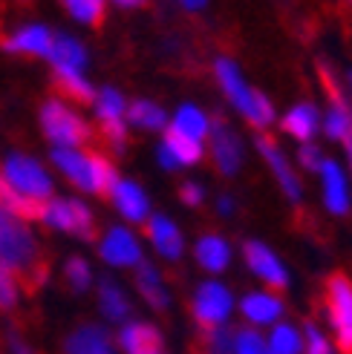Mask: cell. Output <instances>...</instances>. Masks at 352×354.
<instances>
[{
  "label": "cell",
  "instance_id": "cell-16",
  "mask_svg": "<svg viewBox=\"0 0 352 354\" xmlns=\"http://www.w3.org/2000/svg\"><path fill=\"white\" fill-rule=\"evenodd\" d=\"M321 118L324 110L315 101H297L283 115H277V124L283 136L294 138L297 145H306V141H315V136L321 133Z\"/></svg>",
  "mask_w": 352,
  "mask_h": 354
},
{
  "label": "cell",
  "instance_id": "cell-46",
  "mask_svg": "<svg viewBox=\"0 0 352 354\" xmlns=\"http://www.w3.org/2000/svg\"><path fill=\"white\" fill-rule=\"evenodd\" d=\"M349 3H352V0H349Z\"/></svg>",
  "mask_w": 352,
  "mask_h": 354
},
{
  "label": "cell",
  "instance_id": "cell-36",
  "mask_svg": "<svg viewBox=\"0 0 352 354\" xmlns=\"http://www.w3.org/2000/svg\"><path fill=\"white\" fill-rule=\"evenodd\" d=\"M234 354H269V346L263 334L254 328H237L234 331Z\"/></svg>",
  "mask_w": 352,
  "mask_h": 354
},
{
  "label": "cell",
  "instance_id": "cell-10",
  "mask_svg": "<svg viewBox=\"0 0 352 354\" xmlns=\"http://www.w3.org/2000/svg\"><path fill=\"white\" fill-rule=\"evenodd\" d=\"M205 150H208L211 162H214L220 176H237L245 165V141L231 124L222 121V118H217L214 127H211Z\"/></svg>",
  "mask_w": 352,
  "mask_h": 354
},
{
  "label": "cell",
  "instance_id": "cell-15",
  "mask_svg": "<svg viewBox=\"0 0 352 354\" xmlns=\"http://www.w3.org/2000/svg\"><path fill=\"white\" fill-rule=\"evenodd\" d=\"M205 156H208V150H205L202 141L182 138V136H176L170 130H165L159 145H156V162H159L162 170H170V173L200 165Z\"/></svg>",
  "mask_w": 352,
  "mask_h": 354
},
{
  "label": "cell",
  "instance_id": "cell-38",
  "mask_svg": "<svg viewBox=\"0 0 352 354\" xmlns=\"http://www.w3.org/2000/svg\"><path fill=\"white\" fill-rule=\"evenodd\" d=\"M101 133L107 138V145L116 153H125V138H127V121H113V124H101Z\"/></svg>",
  "mask_w": 352,
  "mask_h": 354
},
{
  "label": "cell",
  "instance_id": "cell-3",
  "mask_svg": "<svg viewBox=\"0 0 352 354\" xmlns=\"http://www.w3.org/2000/svg\"><path fill=\"white\" fill-rule=\"evenodd\" d=\"M0 262L9 265L21 277V282H29L35 274L49 271L46 259L41 257V245L29 231V225L12 216L3 207H0Z\"/></svg>",
  "mask_w": 352,
  "mask_h": 354
},
{
  "label": "cell",
  "instance_id": "cell-33",
  "mask_svg": "<svg viewBox=\"0 0 352 354\" xmlns=\"http://www.w3.org/2000/svg\"><path fill=\"white\" fill-rule=\"evenodd\" d=\"M61 3H64V9L73 15L78 24L96 26V24H101L104 3H107V0H61Z\"/></svg>",
  "mask_w": 352,
  "mask_h": 354
},
{
  "label": "cell",
  "instance_id": "cell-1",
  "mask_svg": "<svg viewBox=\"0 0 352 354\" xmlns=\"http://www.w3.org/2000/svg\"><path fill=\"white\" fill-rule=\"evenodd\" d=\"M214 81L220 86V93L225 101L231 104V110L243 115L245 124H252L254 130H269L277 121V110L266 93H260L257 86L249 84V78L243 75V69L231 58H217L214 61Z\"/></svg>",
  "mask_w": 352,
  "mask_h": 354
},
{
  "label": "cell",
  "instance_id": "cell-11",
  "mask_svg": "<svg viewBox=\"0 0 352 354\" xmlns=\"http://www.w3.org/2000/svg\"><path fill=\"white\" fill-rule=\"evenodd\" d=\"M318 182H321V199H324L326 214L346 216L352 207V179L346 173V165L326 156V162L318 170Z\"/></svg>",
  "mask_w": 352,
  "mask_h": 354
},
{
  "label": "cell",
  "instance_id": "cell-45",
  "mask_svg": "<svg viewBox=\"0 0 352 354\" xmlns=\"http://www.w3.org/2000/svg\"><path fill=\"white\" fill-rule=\"evenodd\" d=\"M344 90H346V98H349V107H352V69L346 73V81H344Z\"/></svg>",
  "mask_w": 352,
  "mask_h": 354
},
{
  "label": "cell",
  "instance_id": "cell-6",
  "mask_svg": "<svg viewBox=\"0 0 352 354\" xmlns=\"http://www.w3.org/2000/svg\"><path fill=\"white\" fill-rule=\"evenodd\" d=\"M3 176L6 182L21 193V196L38 199V202H49L52 193H55V185H52V176L46 173V167L32 156H21L12 153L3 162Z\"/></svg>",
  "mask_w": 352,
  "mask_h": 354
},
{
  "label": "cell",
  "instance_id": "cell-28",
  "mask_svg": "<svg viewBox=\"0 0 352 354\" xmlns=\"http://www.w3.org/2000/svg\"><path fill=\"white\" fill-rule=\"evenodd\" d=\"M98 308L104 314V320H110V323H125L130 317V311H133L125 288H121L118 282L110 279V277L98 279Z\"/></svg>",
  "mask_w": 352,
  "mask_h": 354
},
{
  "label": "cell",
  "instance_id": "cell-23",
  "mask_svg": "<svg viewBox=\"0 0 352 354\" xmlns=\"http://www.w3.org/2000/svg\"><path fill=\"white\" fill-rule=\"evenodd\" d=\"M240 314L252 326H277L283 314V299L274 291H252L240 299Z\"/></svg>",
  "mask_w": 352,
  "mask_h": 354
},
{
  "label": "cell",
  "instance_id": "cell-26",
  "mask_svg": "<svg viewBox=\"0 0 352 354\" xmlns=\"http://www.w3.org/2000/svg\"><path fill=\"white\" fill-rule=\"evenodd\" d=\"M52 38H55V32L46 29L44 24H29V26H24V29H17L12 38H6V41H3V49L21 52V55L46 58V55H49V46H52Z\"/></svg>",
  "mask_w": 352,
  "mask_h": 354
},
{
  "label": "cell",
  "instance_id": "cell-37",
  "mask_svg": "<svg viewBox=\"0 0 352 354\" xmlns=\"http://www.w3.org/2000/svg\"><path fill=\"white\" fill-rule=\"evenodd\" d=\"M303 354H335V348L329 346V340L321 334V328L315 326V323H306L303 328Z\"/></svg>",
  "mask_w": 352,
  "mask_h": 354
},
{
  "label": "cell",
  "instance_id": "cell-32",
  "mask_svg": "<svg viewBox=\"0 0 352 354\" xmlns=\"http://www.w3.org/2000/svg\"><path fill=\"white\" fill-rule=\"evenodd\" d=\"M64 279H67V286L73 288L76 294H84L87 288L93 286V268H90V262H87L84 257H69L64 262Z\"/></svg>",
  "mask_w": 352,
  "mask_h": 354
},
{
  "label": "cell",
  "instance_id": "cell-13",
  "mask_svg": "<svg viewBox=\"0 0 352 354\" xmlns=\"http://www.w3.org/2000/svg\"><path fill=\"white\" fill-rule=\"evenodd\" d=\"M243 259H245V268L272 291H283L289 286V271H286L283 259H280L266 242L249 239L243 245Z\"/></svg>",
  "mask_w": 352,
  "mask_h": 354
},
{
  "label": "cell",
  "instance_id": "cell-19",
  "mask_svg": "<svg viewBox=\"0 0 352 354\" xmlns=\"http://www.w3.org/2000/svg\"><path fill=\"white\" fill-rule=\"evenodd\" d=\"M211 127H214V118H211L200 104H193V101L179 104V107L170 113V124H168L170 133L182 136V138H191V141H202V145L211 136Z\"/></svg>",
  "mask_w": 352,
  "mask_h": 354
},
{
  "label": "cell",
  "instance_id": "cell-24",
  "mask_svg": "<svg viewBox=\"0 0 352 354\" xmlns=\"http://www.w3.org/2000/svg\"><path fill=\"white\" fill-rule=\"evenodd\" d=\"M133 286L139 291V297L153 308V311H165L170 306V291L165 286V277L159 274L153 262H142L133 274Z\"/></svg>",
  "mask_w": 352,
  "mask_h": 354
},
{
  "label": "cell",
  "instance_id": "cell-9",
  "mask_svg": "<svg viewBox=\"0 0 352 354\" xmlns=\"http://www.w3.org/2000/svg\"><path fill=\"white\" fill-rule=\"evenodd\" d=\"M254 150L260 153V158L266 162L269 173L274 176L280 193H283V196H286L292 205L301 202V199H303V182H301V173L294 170L292 158L286 156V150L280 147L272 136H266V133H260V136L254 138Z\"/></svg>",
  "mask_w": 352,
  "mask_h": 354
},
{
  "label": "cell",
  "instance_id": "cell-12",
  "mask_svg": "<svg viewBox=\"0 0 352 354\" xmlns=\"http://www.w3.org/2000/svg\"><path fill=\"white\" fill-rule=\"evenodd\" d=\"M98 257L113 268H139L145 262L142 242L125 225H113L98 239Z\"/></svg>",
  "mask_w": 352,
  "mask_h": 354
},
{
  "label": "cell",
  "instance_id": "cell-40",
  "mask_svg": "<svg viewBox=\"0 0 352 354\" xmlns=\"http://www.w3.org/2000/svg\"><path fill=\"white\" fill-rule=\"evenodd\" d=\"M3 340H6V348H9V354H41V351H35L24 337H21V331H17L15 326H9L6 328V334H3Z\"/></svg>",
  "mask_w": 352,
  "mask_h": 354
},
{
  "label": "cell",
  "instance_id": "cell-39",
  "mask_svg": "<svg viewBox=\"0 0 352 354\" xmlns=\"http://www.w3.org/2000/svg\"><path fill=\"white\" fill-rule=\"evenodd\" d=\"M205 196H208V193H205V185H202V182L188 179V182H182V187H179V199H182L185 207H202Z\"/></svg>",
  "mask_w": 352,
  "mask_h": 354
},
{
  "label": "cell",
  "instance_id": "cell-8",
  "mask_svg": "<svg viewBox=\"0 0 352 354\" xmlns=\"http://www.w3.org/2000/svg\"><path fill=\"white\" fill-rule=\"evenodd\" d=\"M326 320L335 331L338 348L352 354V279L346 274L326 279Z\"/></svg>",
  "mask_w": 352,
  "mask_h": 354
},
{
  "label": "cell",
  "instance_id": "cell-34",
  "mask_svg": "<svg viewBox=\"0 0 352 354\" xmlns=\"http://www.w3.org/2000/svg\"><path fill=\"white\" fill-rule=\"evenodd\" d=\"M17 299H21V282L9 265L0 262V311H15Z\"/></svg>",
  "mask_w": 352,
  "mask_h": 354
},
{
  "label": "cell",
  "instance_id": "cell-25",
  "mask_svg": "<svg viewBox=\"0 0 352 354\" xmlns=\"http://www.w3.org/2000/svg\"><path fill=\"white\" fill-rule=\"evenodd\" d=\"M64 354H116V351L107 331L96 323H84L67 334Z\"/></svg>",
  "mask_w": 352,
  "mask_h": 354
},
{
  "label": "cell",
  "instance_id": "cell-44",
  "mask_svg": "<svg viewBox=\"0 0 352 354\" xmlns=\"http://www.w3.org/2000/svg\"><path fill=\"white\" fill-rule=\"evenodd\" d=\"M116 6H121V9H133V6H142L145 0H113Z\"/></svg>",
  "mask_w": 352,
  "mask_h": 354
},
{
  "label": "cell",
  "instance_id": "cell-5",
  "mask_svg": "<svg viewBox=\"0 0 352 354\" xmlns=\"http://www.w3.org/2000/svg\"><path fill=\"white\" fill-rule=\"evenodd\" d=\"M234 311V294L231 288L225 286L220 279H205L193 288V297H191V314L197 326L208 334L214 328H222L228 323V317Z\"/></svg>",
  "mask_w": 352,
  "mask_h": 354
},
{
  "label": "cell",
  "instance_id": "cell-18",
  "mask_svg": "<svg viewBox=\"0 0 352 354\" xmlns=\"http://www.w3.org/2000/svg\"><path fill=\"white\" fill-rule=\"evenodd\" d=\"M110 202L118 210V216L130 225H145L153 216L150 214V196L145 193V187L133 179H118L113 193H110Z\"/></svg>",
  "mask_w": 352,
  "mask_h": 354
},
{
  "label": "cell",
  "instance_id": "cell-14",
  "mask_svg": "<svg viewBox=\"0 0 352 354\" xmlns=\"http://www.w3.org/2000/svg\"><path fill=\"white\" fill-rule=\"evenodd\" d=\"M324 78H326V90H329V104L321 118V133H324V138L344 145L352 136V107H349L346 90L329 78V69H324Z\"/></svg>",
  "mask_w": 352,
  "mask_h": 354
},
{
  "label": "cell",
  "instance_id": "cell-41",
  "mask_svg": "<svg viewBox=\"0 0 352 354\" xmlns=\"http://www.w3.org/2000/svg\"><path fill=\"white\" fill-rule=\"evenodd\" d=\"M234 210H237V202H234L231 193H220L217 196V214L220 216H231Z\"/></svg>",
  "mask_w": 352,
  "mask_h": 354
},
{
  "label": "cell",
  "instance_id": "cell-2",
  "mask_svg": "<svg viewBox=\"0 0 352 354\" xmlns=\"http://www.w3.org/2000/svg\"><path fill=\"white\" fill-rule=\"evenodd\" d=\"M49 158H52V165L61 170L64 179L73 187H78L81 193H96V196L110 199L116 182L121 179V176L116 173V167H113V162L101 153L52 147Z\"/></svg>",
  "mask_w": 352,
  "mask_h": 354
},
{
  "label": "cell",
  "instance_id": "cell-29",
  "mask_svg": "<svg viewBox=\"0 0 352 354\" xmlns=\"http://www.w3.org/2000/svg\"><path fill=\"white\" fill-rule=\"evenodd\" d=\"M127 107H130V101L125 98V93H118L116 86H101V90H96L93 113H96L98 124L127 121Z\"/></svg>",
  "mask_w": 352,
  "mask_h": 354
},
{
  "label": "cell",
  "instance_id": "cell-7",
  "mask_svg": "<svg viewBox=\"0 0 352 354\" xmlns=\"http://www.w3.org/2000/svg\"><path fill=\"white\" fill-rule=\"evenodd\" d=\"M46 227L52 231H64V234H73L84 242H96V216L93 210L87 207L81 199H55L52 196L44 207V219Z\"/></svg>",
  "mask_w": 352,
  "mask_h": 354
},
{
  "label": "cell",
  "instance_id": "cell-17",
  "mask_svg": "<svg viewBox=\"0 0 352 354\" xmlns=\"http://www.w3.org/2000/svg\"><path fill=\"white\" fill-rule=\"evenodd\" d=\"M145 236H148V242L153 245V251L159 254L162 259H168V262H179L182 259V254H185V234H182V227L176 225L170 216L153 214L145 222Z\"/></svg>",
  "mask_w": 352,
  "mask_h": 354
},
{
  "label": "cell",
  "instance_id": "cell-20",
  "mask_svg": "<svg viewBox=\"0 0 352 354\" xmlns=\"http://www.w3.org/2000/svg\"><path fill=\"white\" fill-rule=\"evenodd\" d=\"M193 259L208 274H222L234 259V248L222 234H202L193 242Z\"/></svg>",
  "mask_w": 352,
  "mask_h": 354
},
{
  "label": "cell",
  "instance_id": "cell-35",
  "mask_svg": "<svg viewBox=\"0 0 352 354\" xmlns=\"http://www.w3.org/2000/svg\"><path fill=\"white\" fill-rule=\"evenodd\" d=\"M294 162H297V167H301V170L318 176L321 165L326 162V153H324V147L318 145V141H306V145H297Z\"/></svg>",
  "mask_w": 352,
  "mask_h": 354
},
{
  "label": "cell",
  "instance_id": "cell-43",
  "mask_svg": "<svg viewBox=\"0 0 352 354\" xmlns=\"http://www.w3.org/2000/svg\"><path fill=\"white\" fill-rule=\"evenodd\" d=\"M344 162H346V173H349V179H352V136L344 141Z\"/></svg>",
  "mask_w": 352,
  "mask_h": 354
},
{
  "label": "cell",
  "instance_id": "cell-30",
  "mask_svg": "<svg viewBox=\"0 0 352 354\" xmlns=\"http://www.w3.org/2000/svg\"><path fill=\"white\" fill-rule=\"evenodd\" d=\"M52 81H55L61 95L73 98L78 104H93V98H96L93 84L84 73H52Z\"/></svg>",
  "mask_w": 352,
  "mask_h": 354
},
{
  "label": "cell",
  "instance_id": "cell-21",
  "mask_svg": "<svg viewBox=\"0 0 352 354\" xmlns=\"http://www.w3.org/2000/svg\"><path fill=\"white\" fill-rule=\"evenodd\" d=\"M116 343L125 354H165V337L162 331L150 323H125L118 331Z\"/></svg>",
  "mask_w": 352,
  "mask_h": 354
},
{
  "label": "cell",
  "instance_id": "cell-31",
  "mask_svg": "<svg viewBox=\"0 0 352 354\" xmlns=\"http://www.w3.org/2000/svg\"><path fill=\"white\" fill-rule=\"evenodd\" d=\"M269 354H301L303 351V334L289 323H277L269 334Z\"/></svg>",
  "mask_w": 352,
  "mask_h": 354
},
{
  "label": "cell",
  "instance_id": "cell-4",
  "mask_svg": "<svg viewBox=\"0 0 352 354\" xmlns=\"http://www.w3.org/2000/svg\"><path fill=\"white\" fill-rule=\"evenodd\" d=\"M41 130L52 141V147L61 150H84V145L93 138L90 124L61 98H49L41 107Z\"/></svg>",
  "mask_w": 352,
  "mask_h": 354
},
{
  "label": "cell",
  "instance_id": "cell-42",
  "mask_svg": "<svg viewBox=\"0 0 352 354\" xmlns=\"http://www.w3.org/2000/svg\"><path fill=\"white\" fill-rule=\"evenodd\" d=\"M176 3H179L185 12H200V9H205L208 0H176Z\"/></svg>",
  "mask_w": 352,
  "mask_h": 354
},
{
  "label": "cell",
  "instance_id": "cell-22",
  "mask_svg": "<svg viewBox=\"0 0 352 354\" xmlns=\"http://www.w3.org/2000/svg\"><path fill=\"white\" fill-rule=\"evenodd\" d=\"M46 61L52 64V73H84L90 55H87V46L73 35H55Z\"/></svg>",
  "mask_w": 352,
  "mask_h": 354
},
{
  "label": "cell",
  "instance_id": "cell-27",
  "mask_svg": "<svg viewBox=\"0 0 352 354\" xmlns=\"http://www.w3.org/2000/svg\"><path fill=\"white\" fill-rule=\"evenodd\" d=\"M127 124L142 133H165L170 124V113L150 98H136L127 107Z\"/></svg>",
  "mask_w": 352,
  "mask_h": 354
}]
</instances>
